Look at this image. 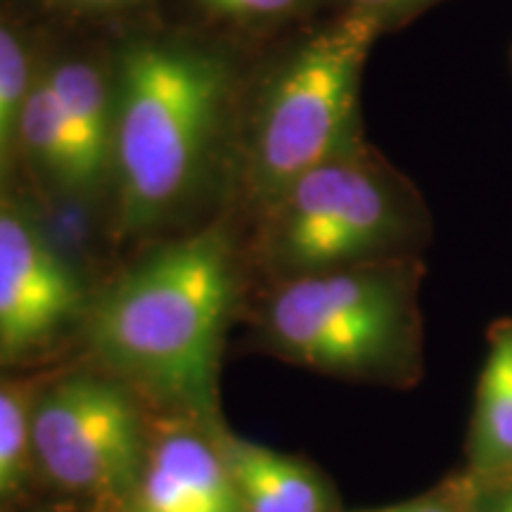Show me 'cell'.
Masks as SVG:
<instances>
[{
    "label": "cell",
    "instance_id": "9c48e42d",
    "mask_svg": "<svg viewBox=\"0 0 512 512\" xmlns=\"http://www.w3.org/2000/svg\"><path fill=\"white\" fill-rule=\"evenodd\" d=\"M221 453L245 512H335L328 484L302 460L240 439Z\"/></svg>",
    "mask_w": 512,
    "mask_h": 512
},
{
    "label": "cell",
    "instance_id": "d6986e66",
    "mask_svg": "<svg viewBox=\"0 0 512 512\" xmlns=\"http://www.w3.org/2000/svg\"><path fill=\"white\" fill-rule=\"evenodd\" d=\"M510 64H512V50H510Z\"/></svg>",
    "mask_w": 512,
    "mask_h": 512
},
{
    "label": "cell",
    "instance_id": "277c9868",
    "mask_svg": "<svg viewBox=\"0 0 512 512\" xmlns=\"http://www.w3.org/2000/svg\"><path fill=\"white\" fill-rule=\"evenodd\" d=\"M382 31L377 17L344 8L287 55L268 86L254 136V178L268 200L363 143V67Z\"/></svg>",
    "mask_w": 512,
    "mask_h": 512
},
{
    "label": "cell",
    "instance_id": "5b68a950",
    "mask_svg": "<svg viewBox=\"0 0 512 512\" xmlns=\"http://www.w3.org/2000/svg\"><path fill=\"white\" fill-rule=\"evenodd\" d=\"M275 202L273 254L290 278L406 259L427 230L415 190L363 143L297 178Z\"/></svg>",
    "mask_w": 512,
    "mask_h": 512
},
{
    "label": "cell",
    "instance_id": "7c38bea8",
    "mask_svg": "<svg viewBox=\"0 0 512 512\" xmlns=\"http://www.w3.org/2000/svg\"><path fill=\"white\" fill-rule=\"evenodd\" d=\"M17 128L31 155L46 166L57 181L67 185L69 190H88L74 138L46 76L29 88Z\"/></svg>",
    "mask_w": 512,
    "mask_h": 512
},
{
    "label": "cell",
    "instance_id": "2e32d148",
    "mask_svg": "<svg viewBox=\"0 0 512 512\" xmlns=\"http://www.w3.org/2000/svg\"><path fill=\"white\" fill-rule=\"evenodd\" d=\"M211 12L233 19H275L309 8L313 0H200Z\"/></svg>",
    "mask_w": 512,
    "mask_h": 512
},
{
    "label": "cell",
    "instance_id": "ac0fdd59",
    "mask_svg": "<svg viewBox=\"0 0 512 512\" xmlns=\"http://www.w3.org/2000/svg\"><path fill=\"white\" fill-rule=\"evenodd\" d=\"M64 3L79 5V8H119V5L133 3V0H64Z\"/></svg>",
    "mask_w": 512,
    "mask_h": 512
},
{
    "label": "cell",
    "instance_id": "4fadbf2b",
    "mask_svg": "<svg viewBox=\"0 0 512 512\" xmlns=\"http://www.w3.org/2000/svg\"><path fill=\"white\" fill-rule=\"evenodd\" d=\"M31 446V418L24 403L0 389V496L17 484Z\"/></svg>",
    "mask_w": 512,
    "mask_h": 512
},
{
    "label": "cell",
    "instance_id": "30bf717a",
    "mask_svg": "<svg viewBox=\"0 0 512 512\" xmlns=\"http://www.w3.org/2000/svg\"><path fill=\"white\" fill-rule=\"evenodd\" d=\"M72 133L88 190L112 166L114 95L93 64L62 62L46 76Z\"/></svg>",
    "mask_w": 512,
    "mask_h": 512
},
{
    "label": "cell",
    "instance_id": "6da1fadb",
    "mask_svg": "<svg viewBox=\"0 0 512 512\" xmlns=\"http://www.w3.org/2000/svg\"><path fill=\"white\" fill-rule=\"evenodd\" d=\"M230 302L226 242L216 233L192 235L147 256L100 299L93 344L124 375L207 411Z\"/></svg>",
    "mask_w": 512,
    "mask_h": 512
},
{
    "label": "cell",
    "instance_id": "ba28073f",
    "mask_svg": "<svg viewBox=\"0 0 512 512\" xmlns=\"http://www.w3.org/2000/svg\"><path fill=\"white\" fill-rule=\"evenodd\" d=\"M465 477L472 484L512 482V318H496L486 328V356L475 389L467 432Z\"/></svg>",
    "mask_w": 512,
    "mask_h": 512
},
{
    "label": "cell",
    "instance_id": "3957f363",
    "mask_svg": "<svg viewBox=\"0 0 512 512\" xmlns=\"http://www.w3.org/2000/svg\"><path fill=\"white\" fill-rule=\"evenodd\" d=\"M418 283L413 259L297 275L268 304V335L318 373L411 380L420 363Z\"/></svg>",
    "mask_w": 512,
    "mask_h": 512
},
{
    "label": "cell",
    "instance_id": "9a60e30c",
    "mask_svg": "<svg viewBox=\"0 0 512 512\" xmlns=\"http://www.w3.org/2000/svg\"><path fill=\"white\" fill-rule=\"evenodd\" d=\"M361 512H477L475 486L465 477V472L448 477L444 484L430 494L413 498V501L387 505V508L361 510Z\"/></svg>",
    "mask_w": 512,
    "mask_h": 512
},
{
    "label": "cell",
    "instance_id": "7a4b0ae2",
    "mask_svg": "<svg viewBox=\"0 0 512 512\" xmlns=\"http://www.w3.org/2000/svg\"><path fill=\"white\" fill-rule=\"evenodd\" d=\"M226 91V67L202 50L147 41L121 55L112 91L121 228L152 226L188 192Z\"/></svg>",
    "mask_w": 512,
    "mask_h": 512
},
{
    "label": "cell",
    "instance_id": "52a82bcc",
    "mask_svg": "<svg viewBox=\"0 0 512 512\" xmlns=\"http://www.w3.org/2000/svg\"><path fill=\"white\" fill-rule=\"evenodd\" d=\"M81 311V287L67 261L34 226L0 214V356L46 347Z\"/></svg>",
    "mask_w": 512,
    "mask_h": 512
},
{
    "label": "cell",
    "instance_id": "8992f818",
    "mask_svg": "<svg viewBox=\"0 0 512 512\" xmlns=\"http://www.w3.org/2000/svg\"><path fill=\"white\" fill-rule=\"evenodd\" d=\"M31 448L46 475L83 496H117L140 475L138 415L98 377H69L31 415Z\"/></svg>",
    "mask_w": 512,
    "mask_h": 512
},
{
    "label": "cell",
    "instance_id": "5bb4252c",
    "mask_svg": "<svg viewBox=\"0 0 512 512\" xmlns=\"http://www.w3.org/2000/svg\"><path fill=\"white\" fill-rule=\"evenodd\" d=\"M29 64L15 34L0 27V150L12 126L19 124L24 100L29 95Z\"/></svg>",
    "mask_w": 512,
    "mask_h": 512
},
{
    "label": "cell",
    "instance_id": "e0dca14e",
    "mask_svg": "<svg viewBox=\"0 0 512 512\" xmlns=\"http://www.w3.org/2000/svg\"><path fill=\"white\" fill-rule=\"evenodd\" d=\"M475 503L477 512H512V482L484 489L475 486Z\"/></svg>",
    "mask_w": 512,
    "mask_h": 512
},
{
    "label": "cell",
    "instance_id": "8fae6325",
    "mask_svg": "<svg viewBox=\"0 0 512 512\" xmlns=\"http://www.w3.org/2000/svg\"><path fill=\"white\" fill-rule=\"evenodd\" d=\"M147 463L164 470L221 512H245L221 448L216 451L200 434L183 427L164 430L152 444Z\"/></svg>",
    "mask_w": 512,
    "mask_h": 512
}]
</instances>
